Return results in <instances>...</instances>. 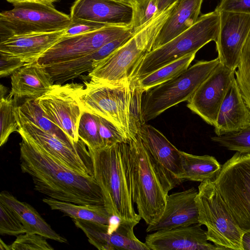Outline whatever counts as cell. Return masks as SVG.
Listing matches in <instances>:
<instances>
[{
    "mask_svg": "<svg viewBox=\"0 0 250 250\" xmlns=\"http://www.w3.org/2000/svg\"><path fill=\"white\" fill-rule=\"evenodd\" d=\"M130 31H132L130 25H106L100 29L85 34L70 37L63 35L37 62L47 71L90 55L106 43Z\"/></svg>",
    "mask_w": 250,
    "mask_h": 250,
    "instance_id": "cell-11",
    "label": "cell"
},
{
    "mask_svg": "<svg viewBox=\"0 0 250 250\" xmlns=\"http://www.w3.org/2000/svg\"><path fill=\"white\" fill-rule=\"evenodd\" d=\"M13 6L0 14V40L16 35L64 30L71 22L70 16L57 10L52 3L24 2Z\"/></svg>",
    "mask_w": 250,
    "mask_h": 250,
    "instance_id": "cell-10",
    "label": "cell"
},
{
    "mask_svg": "<svg viewBox=\"0 0 250 250\" xmlns=\"http://www.w3.org/2000/svg\"><path fill=\"white\" fill-rule=\"evenodd\" d=\"M183 173L181 180L202 182L213 181L220 172L222 166L210 155H195L181 151Z\"/></svg>",
    "mask_w": 250,
    "mask_h": 250,
    "instance_id": "cell-26",
    "label": "cell"
},
{
    "mask_svg": "<svg viewBox=\"0 0 250 250\" xmlns=\"http://www.w3.org/2000/svg\"><path fill=\"white\" fill-rule=\"evenodd\" d=\"M220 24L215 41L220 62L233 71L250 33V14L219 12Z\"/></svg>",
    "mask_w": 250,
    "mask_h": 250,
    "instance_id": "cell-15",
    "label": "cell"
},
{
    "mask_svg": "<svg viewBox=\"0 0 250 250\" xmlns=\"http://www.w3.org/2000/svg\"><path fill=\"white\" fill-rule=\"evenodd\" d=\"M8 2L15 4L24 2H37L44 4H51L58 0H6Z\"/></svg>",
    "mask_w": 250,
    "mask_h": 250,
    "instance_id": "cell-42",
    "label": "cell"
},
{
    "mask_svg": "<svg viewBox=\"0 0 250 250\" xmlns=\"http://www.w3.org/2000/svg\"><path fill=\"white\" fill-rule=\"evenodd\" d=\"M0 98L4 97V95L7 93V89L6 87L3 85L2 84H0Z\"/></svg>",
    "mask_w": 250,
    "mask_h": 250,
    "instance_id": "cell-45",
    "label": "cell"
},
{
    "mask_svg": "<svg viewBox=\"0 0 250 250\" xmlns=\"http://www.w3.org/2000/svg\"><path fill=\"white\" fill-rule=\"evenodd\" d=\"M176 0H159L158 4V12L166 9Z\"/></svg>",
    "mask_w": 250,
    "mask_h": 250,
    "instance_id": "cell-44",
    "label": "cell"
},
{
    "mask_svg": "<svg viewBox=\"0 0 250 250\" xmlns=\"http://www.w3.org/2000/svg\"><path fill=\"white\" fill-rule=\"evenodd\" d=\"M127 143L133 201L141 219L153 225L164 211L168 192L178 185L155 160L138 133Z\"/></svg>",
    "mask_w": 250,
    "mask_h": 250,
    "instance_id": "cell-4",
    "label": "cell"
},
{
    "mask_svg": "<svg viewBox=\"0 0 250 250\" xmlns=\"http://www.w3.org/2000/svg\"><path fill=\"white\" fill-rule=\"evenodd\" d=\"M234 72L220 62L187 102V106L214 126L221 105L235 78Z\"/></svg>",
    "mask_w": 250,
    "mask_h": 250,
    "instance_id": "cell-13",
    "label": "cell"
},
{
    "mask_svg": "<svg viewBox=\"0 0 250 250\" xmlns=\"http://www.w3.org/2000/svg\"><path fill=\"white\" fill-rule=\"evenodd\" d=\"M73 220L85 234L89 242L99 250H149L134 234L136 223L121 220L116 228L108 232V225L81 219Z\"/></svg>",
    "mask_w": 250,
    "mask_h": 250,
    "instance_id": "cell-16",
    "label": "cell"
},
{
    "mask_svg": "<svg viewBox=\"0 0 250 250\" xmlns=\"http://www.w3.org/2000/svg\"><path fill=\"white\" fill-rule=\"evenodd\" d=\"M105 24L91 21L71 19V22L64 31V37H70L87 33L102 28Z\"/></svg>",
    "mask_w": 250,
    "mask_h": 250,
    "instance_id": "cell-39",
    "label": "cell"
},
{
    "mask_svg": "<svg viewBox=\"0 0 250 250\" xmlns=\"http://www.w3.org/2000/svg\"><path fill=\"white\" fill-rule=\"evenodd\" d=\"M99 134L104 147L113 144L128 142L117 128L106 119L95 115Z\"/></svg>",
    "mask_w": 250,
    "mask_h": 250,
    "instance_id": "cell-37",
    "label": "cell"
},
{
    "mask_svg": "<svg viewBox=\"0 0 250 250\" xmlns=\"http://www.w3.org/2000/svg\"><path fill=\"white\" fill-rule=\"evenodd\" d=\"M80 97L83 112L102 117L113 124L126 139L134 137L142 124L144 92L133 82L109 84L83 82Z\"/></svg>",
    "mask_w": 250,
    "mask_h": 250,
    "instance_id": "cell-3",
    "label": "cell"
},
{
    "mask_svg": "<svg viewBox=\"0 0 250 250\" xmlns=\"http://www.w3.org/2000/svg\"><path fill=\"white\" fill-rule=\"evenodd\" d=\"M10 94L14 100L36 99L44 95L55 84L45 68L37 62L18 69L11 76Z\"/></svg>",
    "mask_w": 250,
    "mask_h": 250,
    "instance_id": "cell-23",
    "label": "cell"
},
{
    "mask_svg": "<svg viewBox=\"0 0 250 250\" xmlns=\"http://www.w3.org/2000/svg\"><path fill=\"white\" fill-rule=\"evenodd\" d=\"M199 223L160 230L147 234L145 244L150 250H220L209 242L207 232Z\"/></svg>",
    "mask_w": 250,
    "mask_h": 250,
    "instance_id": "cell-17",
    "label": "cell"
},
{
    "mask_svg": "<svg viewBox=\"0 0 250 250\" xmlns=\"http://www.w3.org/2000/svg\"><path fill=\"white\" fill-rule=\"evenodd\" d=\"M195 201L199 223L207 227L208 240L222 250H243L245 232L236 223L213 181L200 183Z\"/></svg>",
    "mask_w": 250,
    "mask_h": 250,
    "instance_id": "cell-8",
    "label": "cell"
},
{
    "mask_svg": "<svg viewBox=\"0 0 250 250\" xmlns=\"http://www.w3.org/2000/svg\"><path fill=\"white\" fill-rule=\"evenodd\" d=\"M215 10L250 14V0H221Z\"/></svg>",
    "mask_w": 250,
    "mask_h": 250,
    "instance_id": "cell-40",
    "label": "cell"
},
{
    "mask_svg": "<svg viewBox=\"0 0 250 250\" xmlns=\"http://www.w3.org/2000/svg\"><path fill=\"white\" fill-rule=\"evenodd\" d=\"M0 202L14 211L23 225L26 233H36L60 243H67V240L57 233L30 204L19 201L9 192L2 191L0 194Z\"/></svg>",
    "mask_w": 250,
    "mask_h": 250,
    "instance_id": "cell-25",
    "label": "cell"
},
{
    "mask_svg": "<svg viewBox=\"0 0 250 250\" xmlns=\"http://www.w3.org/2000/svg\"><path fill=\"white\" fill-rule=\"evenodd\" d=\"M18 132L21 138L45 151L61 164L84 176L93 177V168L82 157L85 149L82 141L77 147L71 146L32 123L18 120Z\"/></svg>",
    "mask_w": 250,
    "mask_h": 250,
    "instance_id": "cell-14",
    "label": "cell"
},
{
    "mask_svg": "<svg viewBox=\"0 0 250 250\" xmlns=\"http://www.w3.org/2000/svg\"><path fill=\"white\" fill-rule=\"evenodd\" d=\"M88 151L93 177L101 188L108 212L121 221L139 224L141 218L134 208L128 143H118Z\"/></svg>",
    "mask_w": 250,
    "mask_h": 250,
    "instance_id": "cell-2",
    "label": "cell"
},
{
    "mask_svg": "<svg viewBox=\"0 0 250 250\" xmlns=\"http://www.w3.org/2000/svg\"><path fill=\"white\" fill-rule=\"evenodd\" d=\"M219 24V13L215 10L201 15L188 29L148 53L139 65L130 81H138L189 54L197 53L209 42H215Z\"/></svg>",
    "mask_w": 250,
    "mask_h": 250,
    "instance_id": "cell-6",
    "label": "cell"
},
{
    "mask_svg": "<svg viewBox=\"0 0 250 250\" xmlns=\"http://www.w3.org/2000/svg\"><path fill=\"white\" fill-rule=\"evenodd\" d=\"M177 0L134 32L123 45L100 61L88 73L95 82L116 84L130 81L139 65L153 48L162 27L175 7Z\"/></svg>",
    "mask_w": 250,
    "mask_h": 250,
    "instance_id": "cell-5",
    "label": "cell"
},
{
    "mask_svg": "<svg viewBox=\"0 0 250 250\" xmlns=\"http://www.w3.org/2000/svg\"><path fill=\"white\" fill-rule=\"evenodd\" d=\"M196 53L189 54L134 82L135 86L146 92L157 85L176 77L190 66Z\"/></svg>",
    "mask_w": 250,
    "mask_h": 250,
    "instance_id": "cell-29",
    "label": "cell"
},
{
    "mask_svg": "<svg viewBox=\"0 0 250 250\" xmlns=\"http://www.w3.org/2000/svg\"><path fill=\"white\" fill-rule=\"evenodd\" d=\"M119 0V1H124V0Z\"/></svg>",
    "mask_w": 250,
    "mask_h": 250,
    "instance_id": "cell-47",
    "label": "cell"
},
{
    "mask_svg": "<svg viewBox=\"0 0 250 250\" xmlns=\"http://www.w3.org/2000/svg\"><path fill=\"white\" fill-rule=\"evenodd\" d=\"M198 190L191 188L167 197L164 211L155 224L148 225L146 232L188 227L199 223L195 198Z\"/></svg>",
    "mask_w": 250,
    "mask_h": 250,
    "instance_id": "cell-18",
    "label": "cell"
},
{
    "mask_svg": "<svg viewBox=\"0 0 250 250\" xmlns=\"http://www.w3.org/2000/svg\"><path fill=\"white\" fill-rule=\"evenodd\" d=\"M42 200L51 209L60 211L72 219H81L108 225L112 216L108 212L104 205H78L60 201L46 197Z\"/></svg>",
    "mask_w": 250,
    "mask_h": 250,
    "instance_id": "cell-28",
    "label": "cell"
},
{
    "mask_svg": "<svg viewBox=\"0 0 250 250\" xmlns=\"http://www.w3.org/2000/svg\"><path fill=\"white\" fill-rule=\"evenodd\" d=\"M71 19L106 25H130L132 11L126 2L117 0H76L70 10Z\"/></svg>",
    "mask_w": 250,
    "mask_h": 250,
    "instance_id": "cell-20",
    "label": "cell"
},
{
    "mask_svg": "<svg viewBox=\"0 0 250 250\" xmlns=\"http://www.w3.org/2000/svg\"><path fill=\"white\" fill-rule=\"evenodd\" d=\"M134 33L132 31H130L122 36L106 43L92 53L93 69L100 61L125 43L132 37Z\"/></svg>",
    "mask_w": 250,
    "mask_h": 250,
    "instance_id": "cell-38",
    "label": "cell"
},
{
    "mask_svg": "<svg viewBox=\"0 0 250 250\" xmlns=\"http://www.w3.org/2000/svg\"><path fill=\"white\" fill-rule=\"evenodd\" d=\"M203 0H177L153 45L154 49L170 41L197 20Z\"/></svg>",
    "mask_w": 250,
    "mask_h": 250,
    "instance_id": "cell-24",
    "label": "cell"
},
{
    "mask_svg": "<svg viewBox=\"0 0 250 250\" xmlns=\"http://www.w3.org/2000/svg\"><path fill=\"white\" fill-rule=\"evenodd\" d=\"M84 85L76 83H55L36 99L47 117L62 130L74 144L80 140L78 128L83 113L80 97Z\"/></svg>",
    "mask_w": 250,
    "mask_h": 250,
    "instance_id": "cell-12",
    "label": "cell"
},
{
    "mask_svg": "<svg viewBox=\"0 0 250 250\" xmlns=\"http://www.w3.org/2000/svg\"><path fill=\"white\" fill-rule=\"evenodd\" d=\"M234 74L242 97L250 109V33L243 47Z\"/></svg>",
    "mask_w": 250,
    "mask_h": 250,
    "instance_id": "cell-31",
    "label": "cell"
},
{
    "mask_svg": "<svg viewBox=\"0 0 250 250\" xmlns=\"http://www.w3.org/2000/svg\"><path fill=\"white\" fill-rule=\"evenodd\" d=\"M16 113L18 120L33 124L71 146L77 147L82 141L80 139L77 144H74L62 130L47 117L37 99L26 100L22 104L16 106Z\"/></svg>",
    "mask_w": 250,
    "mask_h": 250,
    "instance_id": "cell-27",
    "label": "cell"
},
{
    "mask_svg": "<svg viewBox=\"0 0 250 250\" xmlns=\"http://www.w3.org/2000/svg\"><path fill=\"white\" fill-rule=\"evenodd\" d=\"M249 126L250 109L235 77L220 108L214 131L216 136H221L238 132Z\"/></svg>",
    "mask_w": 250,
    "mask_h": 250,
    "instance_id": "cell-22",
    "label": "cell"
},
{
    "mask_svg": "<svg viewBox=\"0 0 250 250\" xmlns=\"http://www.w3.org/2000/svg\"><path fill=\"white\" fill-rule=\"evenodd\" d=\"M0 250H10V245L8 246L7 245L5 244L4 242H3V241H2L1 239H0Z\"/></svg>",
    "mask_w": 250,
    "mask_h": 250,
    "instance_id": "cell-46",
    "label": "cell"
},
{
    "mask_svg": "<svg viewBox=\"0 0 250 250\" xmlns=\"http://www.w3.org/2000/svg\"><path fill=\"white\" fill-rule=\"evenodd\" d=\"M159 0H125L131 7L130 26L133 32L150 20L158 12Z\"/></svg>",
    "mask_w": 250,
    "mask_h": 250,
    "instance_id": "cell-33",
    "label": "cell"
},
{
    "mask_svg": "<svg viewBox=\"0 0 250 250\" xmlns=\"http://www.w3.org/2000/svg\"><path fill=\"white\" fill-rule=\"evenodd\" d=\"M219 63L218 57L198 61L174 78L146 91L142 99V122L155 118L181 102H188Z\"/></svg>",
    "mask_w": 250,
    "mask_h": 250,
    "instance_id": "cell-7",
    "label": "cell"
},
{
    "mask_svg": "<svg viewBox=\"0 0 250 250\" xmlns=\"http://www.w3.org/2000/svg\"><path fill=\"white\" fill-rule=\"evenodd\" d=\"M64 31L16 35L0 40V55L18 59L27 64L36 62L60 41Z\"/></svg>",
    "mask_w": 250,
    "mask_h": 250,
    "instance_id": "cell-19",
    "label": "cell"
},
{
    "mask_svg": "<svg viewBox=\"0 0 250 250\" xmlns=\"http://www.w3.org/2000/svg\"><path fill=\"white\" fill-rule=\"evenodd\" d=\"M45 237L36 233H25L18 235L10 245L12 250H53Z\"/></svg>",
    "mask_w": 250,
    "mask_h": 250,
    "instance_id": "cell-36",
    "label": "cell"
},
{
    "mask_svg": "<svg viewBox=\"0 0 250 250\" xmlns=\"http://www.w3.org/2000/svg\"><path fill=\"white\" fill-rule=\"evenodd\" d=\"M213 182L239 227L250 232V153L236 152Z\"/></svg>",
    "mask_w": 250,
    "mask_h": 250,
    "instance_id": "cell-9",
    "label": "cell"
},
{
    "mask_svg": "<svg viewBox=\"0 0 250 250\" xmlns=\"http://www.w3.org/2000/svg\"><path fill=\"white\" fill-rule=\"evenodd\" d=\"M20 167L32 178L35 190L46 197L78 205H104L94 178L81 175L21 138Z\"/></svg>",
    "mask_w": 250,
    "mask_h": 250,
    "instance_id": "cell-1",
    "label": "cell"
},
{
    "mask_svg": "<svg viewBox=\"0 0 250 250\" xmlns=\"http://www.w3.org/2000/svg\"><path fill=\"white\" fill-rule=\"evenodd\" d=\"M211 140L228 150L250 153V126L238 132L212 136Z\"/></svg>",
    "mask_w": 250,
    "mask_h": 250,
    "instance_id": "cell-34",
    "label": "cell"
},
{
    "mask_svg": "<svg viewBox=\"0 0 250 250\" xmlns=\"http://www.w3.org/2000/svg\"><path fill=\"white\" fill-rule=\"evenodd\" d=\"M243 250H250V232H245L242 237Z\"/></svg>",
    "mask_w": 250,
    "mask_h": 250,
    "instance_id": "cell-43",
    "label": "cell"
},
{
    "mask_svg": "<svg viewBox=\"0 0 250 250\" xmlns=\"http://www.w3.org/2000/svg\"><path fill=\"white\" fill-rule=\"evenodd\" d=\"M78 132L80 139L85 144L88 149L97 150L104 147L95 115L83 112L79 123Z\"/></svg>",
    "mask_w": 250,
    "mask_h": 250,
    "instance_id": "cell-32",
    "label": "cell"
},
{
    "mask_svg": "<svg viewBox=\"0 0 250 250\" xmlns=\"http://www.w3.org/2000/svg\"><path fill=\"white\" fill-rule=\"evenodd\" d=\"M26 64V63L18 59L0 55V76L4 77L11 75L18 69Z\"/></svg>",
    "mask_w": 250,
    "mask_h": 250,
    "instance_id": "cell-41",
    "label": "cell"
},
{
    "mask_svg": "<svg viewBox=\"0 0 250 250\" xmlns=\"http://www.w3.org/2000/svg\"><path fill=\"white\" fill-rule=\"evenodd\" d=\"M25 233V229L16 213L0 202V234L18 236Z\"/></svg>",
    "mask_w": 250,
    "mask_h": 250,
    "instance_id": "cell-35",
    "label": "cell"
},
{
    "mask_svg": "<svg viewBox=\"0 0 250 250\" xmlns=\"http://www.w3.org/2000/svg\"><path fill=\"white\" fill-rule=\"evenodd\" d=\"M138 133L157 163L178 186L183 182L180 151L166 137L153 126L144 123Z\"/></svg>",
    "mask_w": 250,
    "mask_h": 250,
    "instance_id": "cell-21",
    "label": "cell"
},
{
    "mask_svg": "<svg viewBox=\"0 0 250 250\" xmlns=\"http://www.w3.org/2000/svg\"><path fill=\"white\" fill-rule=\"evenodd\" d=\"M15 100L9 94L0 98V146L7 141L10 134L18 132L19 125L16 113Z\"/></svg>",
    "mask_w": 250,
    "mask_h": 250,
    "instance_id": "cell-30",
    "label": "cell"
}]
</instances>
